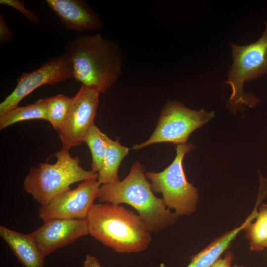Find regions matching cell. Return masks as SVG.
Wrapping results in <instances>:
<instances>
[{
  "instance_id": "obj_4",
  "label": "cell",
  "mask_w": 267,
  "mask_h": 267,
  "mask_svg": "<svg viewBox=\"0 0 267 267\" xmlns=\"http://www.w3.org/2000/svg\"><path fill=\"white\" fill-rule=\"evenodd\" d=\"M54 156L56 158L55 163H41L38 166L31 167L23 180V189L40 206L46 205L56 196L70 189L73 183L98 178L97 173L82 168L79 157H72L69 151L62 148Z\"/></svg>"
},
{
  "instance_id": "obj_6",
  "label": "cell",
  "mask_w": 267,
  "mask_h": 267,
  "mask_svg": "<svg viewBox=\"0 0 267 267\" xmlns=\"http://www.w3.org/2000/svg\"><path fill=\"white\" fill-rule=\"evenodd\" d=\"M194 148L191 143L177 145L176 156L168 167L160 172H145L153 191L162 193L166 207L174 209L178 216L189 215L196 210L198 189L187 181L182 164L185 155Z\"/></svg>"
},
{
  "instance_id": "obj_11",
  "label": "cell",
  "mask_w": 267,
  "mask_h": 267,
  "mask_svg": "<svg viewBox=\"0 0 267 267\" xmlns=\"http://www.w3.org/2000/svg\"><path fill=\"white\" fill-rule=\"evenodd\" d=\"M89 234L87 219L50 220L31 233L45 256Z\"/></svg>"
},
{
  "instance_id": "obj_17",
  "label": "cell",
  "mask_w": 267,
  "mask_h": 267,
  "mask_svg": "<svg viewBox=\"0 0 267 267\" xmlns=\"http://www.w3.org/2000/svg\"><path fill=\"white\" fill-rule=\"evenodd\" d=\"M244 230L250 250L259 252L267 248V204H259L255 218Z\"/></svg>"
},
{
  "instance_id": "obj_2",
  "label": "cell",
  "mask_w": 267,
  "mask_h": 267,
  "mask_svg": "<svg viewBox=\"0 0 267 267\" xmlns=\"http://www.w3.org/2000/svg\"><path fill=\"white\" fill-rule=\"evenodd\" d=\"M148 180L145 168L135 162L122 180L100 185L97 199L101 203L127 204L135 209L150 231L158 233L175 224L179 216L156 197Z\"/></svg>"
},
{
  "instance_id": "obj_8",
  "label": "cell",
  "mask_w": 267,
  "mask_h": 267,
  "mask_svg": "<svg viewBox=\"0 0 267 267\" xmlns=\"http://www.w3.org/2000/svg\"><path fill=\"white\" fill-rule=\"evenodd\" d=\"M99 93L82 85L72 98L70 109L63 125L57 131L63 149L70 151L84 142V137L93 125Z\"/></svg>"
},
{
  "instance_id": "obj_3",
  "label": "cell",
  "mask_w": 267,
  "mask_h": 267,
  "mask_svg": "<svg viewBox=\"0 0 267 267\" xmlns=\"http://www.w3.org/2000/svg\"><path fill=\"white\" fill-rule=\"evenodd\" d=\"M87 219L89 234L116 252H140L151 242L141 218L120 205L93 204Z\"/></svg>"
},
{
  "instance_id": "obj_1",
  "label": "cell",
  "mask_w": 267,
  "mask_h": 267,
  "mask_svg": "<svg viewBox=\"0 0 267 267\" xmlns=\"http://www.w3.org/2000/svg\"><path fill=\"white\" fill-rule=\"evenodd\" d=\"M63 55L75 80L99 93L106 92L121 73L122 61L117 45L99 33L73 39L65 45Z\"/></svg>"
},
{
  "instance_id": "obj_9",
  "label": "cell",
  "mask_w": 267,
  "mask_h": 267,
  "mask_svg": "<svg viewBox=\"0 0 267 267\" xmlns=\"http://www.w3.org/2000/svg\"><path fill=\"white\" fill-rule=\"evenodd\" d=\"M73 78L71 66L62 55L53 57L35 70L23 73L12 92L0 103V116L18 106L20 102L38 88L54 85Z\"/></svg>"
},
{
  "instance_id": "obj_7",
  "label": "cell",
  "mask_w": 267,
  "mask_h": 267,
  "mask_svg": "<svg viewBox=\"0 0 267 267\" xmlns=\"http://www.w3.org/2000/svg\"><path fill=\"white\" fill-rule=\"evenodd\" d=\"M213 111L190 109L182 103L168 101L162 110L157 126L146 141L135 144L133 148L139 150L152 144L172 142L186 143L190 134L214 117Z\"/></svg>"
},
{
  "instance_id": "obj_22",
  "label": "cell",
  "mask_w": 267,
  "mask_h": 267,
  "mask_svg": "<svg viewBox=\"0 0 267 267\" xmlns=\"http://www.w3.org/2000/svg\"><path fill=\"white\" fill-rule=\"evenodd\" d=\"M234 255L232 251H228L223 258H220L211 267H231Z\"/></svg>"
},
{
  "instance_id": "obj_15",
  "label": "cell",
  "mask_w": 267,
  "mask_h": 267,
  "mask_svg": "<svg viewBox=\"0 0 267 267\" xmlns=\"http://www.w3.org/2000/svg\"><path fill=\"white\" fill-rule=\"evenodd\" d=\"M129 152V149L122 145L118 139L113 140L109 138L101 167L97 173V180L100 185L120 180L118 175L119 168Z\"/></svg>"
},
{
  "instance_id": "obj_14",
  "label": "cell",
  "mask_w": 267,
  "mask_h": 267,
  "mask_svg": "<svg viewBox=\"0 0 267 267\" xmlns=\"http://www.w3.org/2000/svg\"><path fill=\"white\" fill-rule=\"evenodd\" d=\"M259 202L256 204L250 215L239 226L229 230L217 238L206 247L190 258V262L186 267H211L228 249L231 241L239 233L256 217Z\"/></svg>"
},
{
  "instance_id": "obj_12",
  "label": "cell",
  "mask_w": 267,
  "mask_h": 267,
  "mask_svg": "<svg viewBox=\"0 0 267 267\" xmlns=\"http://www.w3.org/2000/svg\"><path fill=\"white\" fill-rule=\"evenodd\" d=\"M46 3L64 26L83 32L100 29L103 23L98 14L83 0H46Z\"/></svg>"
},
{
  "instance_id": "obj_21",
  "label": "cell",
  "mask_w": 267,
  "mask_h": 267,
  "mask_svg": "<svg viewBox=\"0 0 267 267\" xmlns=\"http://www.w3.org/2000/svg\"><path fill=\"white\" fill-rule=\"evenodd\" d=\"M13 40V34L3 16L0 14V44H7Z\"/></svg>"
},
{
  "instance_id": "obj_23",
  "label": "cell",
  "mask_w": 267,
  "mask_h": 267,
  "mask_svg": "<svg viewBox=\"0 0 267 267\" xmlns=\"http://www.w3.org/2000/svg\"><path fill=\"white\" fill-rule=\"evenodd\" d=\"M83 267H102L98 259L94 256L87 255L83 263Z\"/></svg>"
},
{
  "instance_id": "obj_24",
  "label": "cell",
  "mask_w": 267,
  "mask_h": 267,
  "mask_svg": "<svg viewBox=\"0 0 267 267\" xmlns=\"http://www.w3.org/2000/svg\"><path fill=\"white\" fill-rule=\"evenodd\" d=\"M231 267H245L242 265H235L233 266H232Z\"/></svg>"
},
{
  "instance_id": "obj_18",
  "label": "cell",
  "mask_w": 267,
  "mask_h": 267,
  "mask_svg": "<svg viewBox=\"0 0 267 267\" xmlns=\"http://www.w3.org/2000/svg\"><path fill=\"white\" fill-rule=\"evenodd\" d=\"M109 138L93 124L87 132L84 142L88 145L91 154V171L97 173L105 156Z\"/></svg>"
},
{
  "instance_id": "obj_13",
  "label": "cell",
  "mask_w": 267,
  "mask_h": 267,
  "mask_svg": "<svg viewBox=\"0 0 267 267\" xmlns=\"http://www.w3.org/2000/svg\"><path fill=\"white\" fill-rule=\"evenodd\" d=\"M0 236L23 267H44L46 256L31 234L0 226Z\"/></svg>"
},
{
  "instance_id": "obj_19",
  "label": "cell",
  "mask_w": 267,
  "mask_h": 267,
  "mask_svg": "<svg viewBox=\"0 0 267 267\" xmlns=\"http://www.w3.org/2000/svg\"><path fill=\"white\" fill-rule=\"evenodd\" d=\"M71 99V97L61 94L47 98V121L56 131L66 119Z\"/></svg>"
},
{
  "instance_id": "obj_5",
  "label": "cell",
  "mask_w": 267,
  "mask_h": 267,
  "mask_svg": "<svg viewBox=\"0 0 267 267\" xmlns=\"http://www.w3.org/2000/svg\"><path fill=\"white\" fill-rule=\"evenodd\" d=\"M262 36L249 44L238 45L229 42L233 62L224 82L231 88V95L226 102L232 113L245 107L254 108L260 100L251 92H245V83L255 80L267 74V21Z\"/></svg>"
},
{
  "instance_id": "obj_20",
  "label": "cell",
  "mask_w": 267,
  "mask_h": 267,
  "mask_svg": "<svg viewBox=\"0 0 267 267\" xmlns=\"http://www.w3.org/2000/svg\"><path fill=\"white\" fill-rule=\"evenodd\" d=\"M0 4H5L12 7L22 13L33 23H39V19L35 12L27 9L24 4V1L20 0H0Z\"/></svg>"
},
{
  "instance_id": "obj_10",
  "label": "cell",
  "mask_w": 267,
  "mask_h": 267,
  "mask_svg": "<svg viewBox=\"0 0 267 267\" xmlns=\"http://www.w3.org/2000/svg\"><path fill=\"white\" fill-rule=\"evenodd\" d=\"M100 184L97 178L83 181L39 208V218L45 222L55 219H86L97 198Z\"/></svg>"
},
{
  "instance_id": "obj_16",
  "label": "cell",
  "mask_w": 267,
  "mask_h": 267,
  "mask_svg": "<svg viewBox=\"0 0 267 267\" xmlns=\"http://www.w3.org/2000/svg\"><path fill=\"white\" fill-rule=\"evenodd\" d=\"M47 98H41L34 103L17 106L0 116V130L16 123L33 119L47 121Z\"/></svg>"
}]
</instances>
